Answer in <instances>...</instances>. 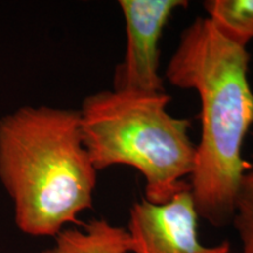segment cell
Here are the masks:
<instances>
[{"mask_svg": "<svg viewBox=\"0 0 253 253\" xmlns=\"http://www.w3.org/2000/svg\"><path fill=\"white\" fill-rule=\"evenodd\" d=\"M167 93L102 90L80 112L84 144L95 169L131 167L145 181V201L164 204L185 188L196 163L191 122L168 113Z\"/></svg>", "mask_w": 253, "mask_h": 253, "instance_id": "cell-3", "label": "cell"}, {"mask_svg": "<svg viewBox=\"0 0 253 253\" xmlns=\"http://www.w3.org/2000/svg\"><path fill=\"white\" fill-rule=\"evenodd\" d=\"M232 221L242 242V253H253V170L245 171L240 178Z\"/></svg>", "mask_w": 253, "mask_h": 253, "instance_id": "cell-8", "label": "cell"}, {"mask_svg": "<svg viewBox=\"0 0 253 253\" xmlns=\"http://www.w3.org/2000/svg\"><path fill=\"white\" fill-rule=\"evenodd\" d=\"M0 179L27 235L55 237L93 205L97 170L80 112L24 107L0 120Z\"/></svg>", "mask_w": 253, "mask_h": 253, "instance_id": "cell-2", "label": "cell"}, {"mask_svg": "<svg viewBox=\"0 0 253 253\" xmlns=\"http://www.w3.org/2000/svg\"><path fill=\"white\" fill-rule=\"evenodd\" d=\"M42 253H132V248L126 227L93 219L81 229L66 227Z\"/></svg>", "mask_w": 253, "mask_h": 253, "instance_id": "cell-6", "label": "cell"}, {"mask_svg": "<svg viewBox=\"0 0 253 253\" xmlns=\"http://www.w3.org/2000/svg\"><path fill=\"white\" fill-rule=\"evenodd\" d=\"M199 216L190 185L164 204L135 202L128 231L132 253H235L229 242L207 246L198 236Z\"/></svg>", "mask_w": 253, "mask_h": 253, "instance_id": "cell-5", "label": "cell"}, {"mask_svg": "<svg viewBox=\"0 0 253 253\" xmlns=\"http://www.w3.org/2000/svg\"><path fill=\"white\" fill-rule=\"evenodd\" d=\"M203 6L221 37L246 48L253 40V0H207Z\"/></svg>", "mask_w": 253, "mask_h": 253, "instance_id": "cell-7", "label": "cell"}, {"mask_svg": "<svg viewBox=\"0 0 253 253\" xmlns=\"http://www.w3.org/2000/svg\"><path fill=\"white\" fill-rule=\"evenodd\" d=\"M249 66L248 49L221 37L208 18H197L182 32L166 69L172 86L197 91L201 101V141L189 185L199 218L213 226L232 220L246 171L242 150L253 126Z\"/></svg>", "mask_w": 253, "mask_h": 253, "instance_id": "cell-1", "label": "cell"}, {"mask_svg": "<svg viewBox=\"0 0 253 253\" xmlns=\"http://www.w3.org/2000/svg\"><path fill=\"white\" fill-rule=\"evenodd\" d=\"M126 23L125 58L114 75V89L136 93H166L160 74V40L168 21L185 0H121Z\"/></svg>", "mask_w": 253, "mask_h": 253, "instance_id": "cell-4", "label": "cell"}]
</instances>
